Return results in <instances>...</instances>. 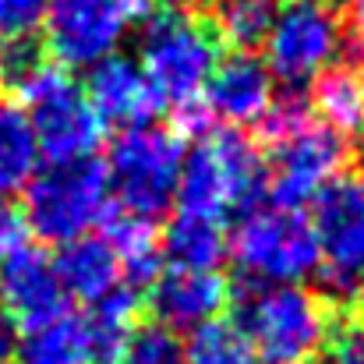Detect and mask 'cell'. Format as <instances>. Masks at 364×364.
<instances>
[{
  "label": "cell",
  "instance_id": "27",
  "mask_svg": "<svg viewBox=\"0 0 364 364\" xmlns=\"http://www.w3.org/2000/svg\"><path fill=\"white\" fill-rule=\"evenodd\" d=\"M50 0H0V43L32 39L36 28H43Z\"/></svg>",
  "mask_w": 364,
  "mask_h": 364
},
{
  "label": "cell",
  "instance_id": "32",
  "mask_svg": "<svg viewBox=\"0 0 364 364\" xmlns=\"http://www.w3.org/2000/svg\"><path fill=\"white\" fill-rule=\"evenodd\" d=\"M358 287H361V294H364V269H361V276H358Z\"/></svg>",
  "mask_w": 364,
  "mask_h": 364
},
{
  "label": "cell",
  "instance_id": "11",
  "mask_svg": "<svg viewBox=\"0 0 364 364\" xmlns=\"http://www.w3.org/2000/svg\"><path fill=\"white\" fill-rule=\"evenodd\" d=\"M318 244V265L336 294L358 290L364 269V181L336 177L315 198V216L308 220Z\"/></svg>",
  "mask_w": 364,
  "mask_h": 364
},
{
  "label": "cell",
  "instance_id": "29",
  "mask_svg": "<svg viewBox=\"0 0 364 364\" xmlns=\"http://www.w3.org/2000/svg\"><path fill=\"white\" fill-rule=\"evenodd\" d=\"M21 234H25L21 216H18V213H14V209L4 202V198H0V258L21 244Z\"/></svg>",
  "mask_w": 364,
  "mask_h": 364
},
{
  "label": "cell",
  "instance_id": "16",
  "mask_svg": "<svg viewBox=\"0 0 364 364\" xmlns=\"http://www.w3.org/2000/svg\"><path fill=\"white\" fill-rule=\"evenodd\" d=\"M53 269H57L64 297H75L85 304H96L121 287V265L103 237H78L64 244L60 255L53 258Z\"/></svg>",
  "mask_w": 364,
  "mask_h": 364
},
{
  "label": "cell",
  "instance_id": "24",
  "mask_svg": "<svg viewBox=\"0 0 364 364\" xmlns=\"http://www.w3.org/2000/svg\"><path fill=\"white\" fill-rule=\"evenodd\" d=\"M184 364H258V358L237 322L216 318L191 333L184 347Z\"/></svg>",
  "mask_w": 364,
  "mask_h": 364
},
{
  "label": "cell",
  "instance_id": "4",
  "mask_svg": "<svg viewBox=\"0 0 364 364\" xmlns=\"http://www.w3.org/2000/svg\"><path fill=\"white\" fill-rule=\"evenodd\" d=\"M184 141L173 127L138 124L117 134L107 156V184L117 213L156 223L177 202Z\"/></svg>",
  "mask_w": 364,
  "mask_h": 364
},
{
  "label": "cell",
  "instance_id": "3",
  "mask_svg": "<svg viewBox=\"0 0 364 364\" xmlns=\"http://www.w3.org/2000/svg\"><path fill=\"white\" fill-rule=\"evenodd\" d=\"M265 195V159L241 131H202L184 152L177 209L184 216L227 223L234 213H247Z\"/></svg>",
  "mask_w": 364,
  "mask_h": 364
},
{
  "label": "cell",
  "instance_id": "21",
  "mask_svg": "<svg viewBox=\"0 0 364 364\" xmlns=\"http://www.w3.org/2000/svg\"><path fill=\"white\" fill-rule=\"evenodd\" d=\"M39 149L32 124L21 107L0 103V198L25 191V184L39 173Z\"/></svg>",
  "mask_w": 364,
  "mask_h": 364
},
{
  "label": "cell",
  "instance_id": "30",
  "mask_svg": "<svg viewBox=\"0 0 364 364\" xmlns=\"http://www.w3.org/2000/svg\"><path fill=\"white\" fill-rule=\"evenodd\" d=\"M18 340H21L18 322L0 308V364H14V358H18Z\"/></svg>",
  "mask_w": 364,
  "mask_h": 364
},
{
  "label": "cell",
  "instance_id": "28",
  "mask_svg": "<svg viewBox=\"0 0 364 364\" xmlns=\"http://www.w3.org/2000/svg\"><path fill=\"white\" fill-rule=\"evenodd\" d=\"M311 364H364V333L361 329H333Z\"/></svg>",
  "mask_w": 364,
  "mask_h": 364
},
{
  "label": "cell",
  "instance_id": "22",
  "mask_svg": "<svg viewBox=\"0 0 364 364\" xmlns=\"http://www.w3.org/2000/svg\"><path fill=\"white\" fill-rule=\"evenodd\" d=\"M134 315H138V297H134V287L127 283H121L103 301L89 304L82 318H85L89 343H92V364H117L124 340L134 329Z\"/></svg>",
  "mask_w": 364,
  "mask_h": 364
},
{
  "label": "cell",
  "instance_id": "17",
  "mask_svg": "<svg viewBox=\"0 0 364 364\" xmlns=\"http://www.w3.org/2000/svg\"><path fill=\"white\" fill-rule=\"evenodd\" d=\"M311 85H315L311 103H315L322 124H329L340 134L364 131V64L361 60H336Z\"/></svg>",
  "mask_w": 364,
  "mask_h": 364
},
{
  "label": "cell",
  "instance_id": "12",
  "mask_svg": "<svg viewBox=\"0 0 364 364\" xmlns=\"http://www.w3.org/2000/svg\"><path fill=\"white\" fill-rule=\"evenodd\" d=\"M0 308L25 329L68 311L53 258H46L43 247L18 244L0 258Z\"/></svg>",
  "mask_w": 364,
  "mask_h": 364
},
{
  "label": "cell",
  "instance_id": "14",
  "mask_svg": "<svg viewBox=\"0 0 364 364\" xmlns=\"http://www.w3.org/2000/svg\"><path fill=\"white\" fill-rule=\"evenodd\" d=\"M276 103V82L255 53L220 57L205 92L202 110L227 124H262Z\"/></svg>",
  "mask_w": 364,
  "mask_h": 364
},
{
  "label": "cell",
  "instance_id": "13",
  "mask_svg": "<svg viewBox=\"0 0 364 364\" xmlns=\"http://www.w3.org/2000/svg\"><path fill=\"white\" fill-rule=\"evenodd\" d=\"M149 304L170 333H195L205 322H216L230 304V287L223 272H195V269H166L152 279Z\"/></svg>",
  "mask_w": 364,
  "mask_h": 364
},
{
  "label": "cell",
  "instance_id": "26",
  "mask_svg": "<svg viewBox=\"0 0 364 364\" xmlns=\"http://www.w3.org/2000/svg\"><path fill=\"white\" fill-rule=\"evenodd\" d=\"M46 53L43 46H36L32 39H18V43H0V85L14 96L25 92V85L46 68Z\"/></svg>",
  "mask_w": 364,
  "mask_h": 364
},
{
  "label": "cell",
  "instance_id": "18",
  "mask_svg": "<svg viewBox=\"0 0 364 364\" xmlns=\"http://www.w3.org/2000/svg\"><path fill=\"white\" fill-rule=\"evenodd\" d=\"M14 364H92L85 318L75 311H60L57 318L25 329Z\"/></svg>",
  "mask_w": 364,
  "mask_h": 364
},
{
  "label": "cell",
  "instance_id": "7",
  "mask_svg": "<svg viewBox=\"0 0 364 364\" xmlns=\"http://www.w3.org/2000/svg\"><path fill=\"white\" fill-rule=\"evenodd\" d=\"M110 213L107 170L96 159L46 166L25 184L21 223L46 244H71L89 237Z\"/></svg>",
  "mask_w": 364,
  "mask_h": 364
},
{
  "label": "cell",
  "instance_id": "6",
  "mask_svg": "<svg viewBox=\"0 0 364 364\" xmlns=\"http://www.w3.org/2000/svg\"><path fill=\"white\" fill-rule=\"evenodd\" d=\"M227 251L251 287H304L318 272V244L301 209L251 205L241 213Z\"/></svg>",
  "mask_w": 364,
  "mask_h": 364
},
{
  "label": "cell",
  "instance_id": "19",
  "mask_svg": "<svg viewBox=\"0 0 364 364\" xmlns=\"http://www.w3.org/2000/svg\"><path fill=\"white\" fill-rule=\"evenodd\" d=\"M159 251H163V258L170 262V269L220 272V262L227 258V234H223V223L177 213L173 223L166 227L163 241H159Z\"/></svg>",
  "mask_w": 364,
  "mask_h": 364
},
{
  "label": "cell",
  "instance_id": "25",
  "mask_svg": "<svg viewBox=\"0 0 364 364\" xmlns=\"http://www.w3.org/2000/svg\"><path fill=\"white\" fill-rule=\"evenodd\" d=\"M117 364H184V343L166 326H134L124 340Z\"/></svg>",
  "mask_w": 364,
  "mask_h": 364
},
{
  "label": "cell",
  "instance_id": "1",
  "mask_svg": "<svg viewBox=\"0 0 364 364\" xmlns=\"http://www.w3.org/2000/svg\"><path fill=\"white\" fill-rule=\"evenodd\" d=\"M220 64V39L213 25L188 7L166 4L141 21L138 68L159 107L181 114V121L202 124V92Z\"/></svg>",
  "mask_w": 364,
  "mask_h": 364
},
{
  "label": "cell",
  "instance_id": "23",
  "mask_svg": "<svg viewBox=\"0 0 364 364\" xmlns=\"http://www.w3.org/2000/svg\"><path fill=\"white\" fill-rule=\"evenodd\" d=\"M276 14V0H216L213 4V32L237 46V53H251L262 46L269 21Z\"/></svg>",
  "mask_w": 364,
  "mask_h": 364
},
{
  "label": "cell",
  "instance_id": "8",
  "mask_svg": "<svg viewBox=\"0 0 364 364\" xmlns=\"http://www.w3.org/2000/svg\"><path fill=\"white\" fill-rule=\"evenodd\" d=\"M265 68L272 82H283L290 92L311 85L329 71L347 50V28L329 0H283L262 39Z\"/></svg>",
  "mask_w": 364,
  "mask_h": 364
},
{
  "label": "cell",
  "instance_id": "5",
  "mask_svg": "<svg viewBox=\"0 0 364 364\" xmlns=\"http://www.w3.org/2000/svg\"><path fill=\"white\" fill-rule=\"evenodd\" d=\"M237 329L262 361L311 364L333 333V311L308 287H251Z\"/></svg>",
  "mask_w": 364,
  "mask_h": 364
},
{
  "label": "cell",
  "instance_id": "9",
  "mask_svg": "<svg viewBox=\"0 0 364 364\" xmlns=\"http://www.w3.org/2000/svg\"><path fill=\"white\" fill-rule=\"evenodd\" d=\"M18 100L25 103V117L32 124L36 149L39 159H46V166L92 159V152L103 141V124L92 114L82 85L68 71L46 64Z\"/></svg>",
  "mask_w": 364,
  "mask_h": 364
},
{
  "label": "cell",
  "instance_id": "31",
  "mask_svg": "<svg viewBox=\"0 0 364 364\" xmlns=\"http://www.w3.org/2000/svg\"><path fill=\"white\" fill-rule=\"evenodd\" d=\"M354 36L364 43V0H354Z\"/></svg>",
  "mask_w": 364,
  "mask_h": 364
},
{
  "label": "cell",
  "instance_id": "20",
  "mask_svg": "<svg viewBox=\"0 0 364 364\" xmlns=\"http://www.w3.org/2000/svg\"><path fill=\"white\" fill-rule=\"evenodd\" d=\"M117 265H121V276H127V287H138V283H152L159 265H163V251H159V237H156V227L145 223V220H134V216H110L107 220V237Z\"/></svg>",
  "mask_w": 364,
  "mask_h": 364
},
{
  "label": "cell",
  "instance_id": "2",
  "mask_svg": "<svg viewBox=\"0 0 364 364\" xmlns=\"http://www.w3.org/2000/svg\"><path fill=\"white\" fill-rule=\"evenodd\" d=\"M262 131L269 134V163H265V191L272 205L301 209L315 202L322 188L343 177L347 166V138L329 124L315 121L294 92L265 114Z\"/></svg>",
  "mask_w": 364,
  "mask_h": 364
},
{
  "label": "cell",
  "instance_id": "10",
  "mask_svg": "<svg viewBox=\"0 0 364 364\" xmlns=\"http://www.w3.org/2000/svg\"><path fill=\"white\" fill-rule=\"evenodd\" d=\"M141 14V0H50L43 28L46 50L71 71H89L114 57Z\"/></svg>",
  "mask_w": 364,
  "mask_h": 364
},
{
  "label": "cell",
  "instance_id": "15",
  "mask_svg": "<svg viewBox=\"0 0 364 364\" xmlns=\"http://www.w3.org/2000/svg\"><path fill=\"white\" fill-rule=\"evenodd\" d=\"M85 100L92 107V114L100 117V124H114V127H138V124H149V117L159 110L138 60L131 57H107L100 60L96 68H89V82H85Z\"/></svg>",
  "mask_w": 364,
  "mask_h": 364
},
{
  "label": "cell",
  "instance_id": "33",
  "mask_svg": "<svg viewBox=\"0 0 364 364\" xmlns=\"http://www.w3.org/2000/svg\"><path fill=\"white\" fill-rule=\"evenodd\" d=\"M170 4H177V7H181V4H184V0H170Z\"/></svg>",
  "mask_w": 364,
  "mask_h": 364
}]
</instances>
